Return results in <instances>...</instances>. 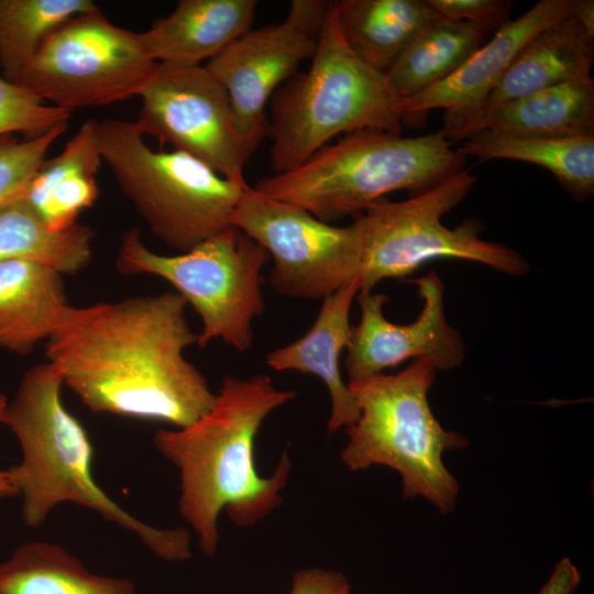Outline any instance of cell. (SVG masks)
I'll use <instances>...</instances> for the list:
<instances>
[{"instance_id": "obj_35", "label": "cell", "mask_w": 594, "mask_h": 594, "mask_svg": "<svg viewBox=\"0 0 594 594\" xmlns=\"http://www.w3.org/2000/svg\"><path fill=\"white\" fill-rule=\"evenodd\" d=\"M8 398L0 393V424L3 421L4 411L8 405ZM18 496V493L11 482L8 470H0V499Z\"/></svg>"}, {"instance_id": "obj_8", "label": "cell", "mask_w": 594, "mask_h": 594, "mask_svg": "<svg viewBox=\"0 0 594 594\" xmlns=\"http://www.w3.org/2000/svg\"><path fill=\"white\" fill-rule=\"evenodd\" d=\"M268 260L263 246L233 226L175 255L153 252L131 228L122 235L116 266L124 275H154L172 284L202 321L200 348L221 339L245 352L252 322L265 308L261 271Z\"/></svg>"}, {"instance_id": "obj_2", "label": "cell", "mask_w": 594, "mask_h": 594, "mask_svg": "<svg viewBox=\"0 0 594 594\" xmlns=\"http://www.w3.org/2000/svg\"><path fill=\"white\" fill-rule=\"evenodd\" d=\"M295 396L266 375L226 376L200 418L155 433V448L178 469V512L206 556L217 550L222 510L237 526L249 527L280 505L290 459L284 452L273 475L263 477L255 468L254 442L264 419Z\"/></svg>"}, {"instance_id": "obj_31", "label": "cell", "mask_w": 594, "mask_h": 594, "mask_svg": "<svg viewBox=\"0 0 594 594\" xmlns=\"http://www.w3.org/2000/svg\"><path fill=\"white\" fill-rule=\"evenodd\" d=\"M333 7L334 1L294 0L285 22L296 31L318 42Z\"/></svg>"}, {"instance_id": "obj_9", "label": "cell", "mask_w": 594, "mask_h": 594, "mask_svg": "<svg viewBox=\"0 0 594 594\" xmlns=\"http://www.w3.org/2000/svg\"><path fill=\"white\" fill-rule=\"evenodd\" d=\"M469 169L404 201L381 200L355 217L361 242L360 292L386 278H402L438 258L476 262L507 275H524L529 264L517 251L480 238L483 227L468 220L454 229L441 218L470 193Z\"/></svg>"}, {"instance_id": "obj_20", "label": "cell", "mask_w": 594, "mask_h": 594, "mask_svg": "<svg viewBox=\"0 0 594 594\" xmlns=\"http://www.w3.org/2000/svg\"><path fill=\"white\" fill-rule=\"evenodd\" d=\"M101 162L98 120L90 118L58 155L42 163L24 198L50 229L67 230L98 199L96 175Z\"/></svg>"}, {"instance_id": "obj_28", "label": "cell", "mask_w": 594, "mask_h": 594, "mask_svg": "<svg viewBox=\"0 0 594 594\" xmlns=\"http://www.w3.org/2000/svg\"><path fill=\"white\" fill-rule=\"evenodd\" d=\"M67 123L25 140L0 136V207L25 196L35 172L46 160L52 144L67 130Z\"/></svg>"}, {"instance_id": "obj_22", "label": "cell", "mask_w": 594, "mask_h": 594, "mask_svg": "<svg viewBox=\"0 0 594 594\" xmlns=\"http://www.w3.org/2000/svg\"><path fill=\"white\" fill-rule=\"evenodd\" d=\"M336 15L352 53L383 75L419 33L441 18L428 0H339Z\"/></svg>"}, {"instance_id": "obj_14", "label": "cell", "mask_w": 594, "mask_h": 594, "mask_svg": "<svg viewBox=\"0 0 594 594\" xmlns=\"http://www.w3.org/2000/svg\"><path fill=\"white\" fill-rule=\"evenodd\" d=\"M573 0H541L509 21L452 75L416 96L398 99L404 125L422 124L429 111L442 109L446 138L481 108L522 47L547 26L572 14Z\"/></svg>"}, {"instance_id": "obj_19", "label": "cell", "mask_w": 594, "mask_h": 594, "mask_svg": "<svg viewBox=\"0 0 594 594\" xmlns=\"http://www.w3.org/2000/svg\"><path fill=\"white\" fill-rule=\"evenodd\" d=\"M593 61L594 36L571 14L547 26L522 47L477 112L465 122L521 96L591 76Z\"/></svg>"}, {"instance_id": "obj_13", "label": "cell", "mask_w": 594, "mask_h": 594, "mask_svg": "<svg viewBox=\"0 0 594 594\" xmlns=\"http://www.w3.org/2000/svg\"><path fill=\"white\" fill-rule=\"evenodd\" d=\"M410 282L418 288L422 308L418 318L407 324L393 323L384 317L387 295L359 292L361 318L352 327L346 346L349 382L381 374L409 359L429 360L437 371H448L462 363L464 342L446 319L442 279L431 272Z\"/></svg>"}, {"instance_id": "obj_16", "label": "cell", "mask_w": 594, "mask_h": 594, "mask_svg": "<svg viewBox=\"0 0 594 594\" xmlns=\"http://www.w3.org/2000/svg\"><path fill=\"white\" fill-rule=\"evenodd\" d=\"M360 292L358 279L323 298L311 328L293 343L266 355V364L275 371H298L318 376L327 386L331 399L328 432L353 425L360 409L340 371V356L350 338V310Z\"/></svg>"}, {"instance_id": "obj_26", "label": "cell", "mask_w": 594, "mask_h": 594, "mask_svg": "<svg viewBox=\"0 0 594 594\" xmlns=\"http://www.w3.org/2000/svg\"><path fill=\"white\" fill-rule=\"evenodd\" d=\"M484 43L485 33L475 26L441 16L402 53L386 82L399 99L416 96L452 75Z\"/></svg>"}, {"instance_id": "obj_34", "label": "cell", "mask_w": 594, "mask_h": 594, "mask_svg": "<svg viewBox=\"0 0 594 594\" xmlns=\"http://www.w3.org/2000/svg\"><path fill=\"white\" fill-rule=\"evenodd\" d=\"M572 15L594 36V1L573 0Z\"/></svg>"}, {"instance_id": "obj_23", "label": "cell", "mask_w": 594, "mask_h": 594, "mask_svg": "<svg viewBox=\"0 0 594 594\" xmlns=\"http://www.w3.org/2000/svg\"><path fill=\"white\" fill-rule=\"evenodd\" d=\"M458 151L479 162L514 160L541 166L579 199L594 191V134L546 136L484 130L465 139Z\"/></svg>"}, {"instance_id": "obj_30", "label": "cell", "mask_w": 594, "mask_h": 594, "mask_svg": "<svg viewBox=\"0 0 594 594\" xmlns=\"http://www.w3.org/2000/svg\"><path fill=\"white\" fill-rule=\"evenodd\" d=\"M444 19L469 23L483 33L498 32L510 20L509 0H428Z\"/></svg>"}, {"instance_id": "obj_29", "label": "cell", "mask_w": 594, "mask_h": 594, "mask_svg": "<svg viewBox=\"0 0 594 594\" xmlns=\"http://www.w3.org/2000/svg\"><path fill=\"white\" fill-rule=\"evenodd\" d=\"M70 112L40 99L26 88L0 76V136L22 133L40 136L67 123Z\"/></svg>"}, {"instance_id": "obj_25", "label": "cell", "mask_w": 594, "mask_h": 594, "mask_svg": "<svg viewBox=\"0 0 594 594\" xmlns=\"http://www.w3.org/2000/svg\"><path fill=\"white\" fill-rule=\"evenodd\" d=\"M92 238V230L79 223L50 229L24 197L0 207V263L26 260L73 275L90 264Z\"/></svg>"}, {"instance_id": "obj_11", "label": "cell", "mask_w": 594, "mask_h": 594, "mask_svg": "<svg viewBox=\"0 0 594 594\" xmlns=\"http://www.w3.org/2000/svg\"><path fill=\"white\" fill-rule=\"evenodd\" d=\"M231 226L272 256L270 283L282 295L323 299L359 277L361 242L354 221L348 227L329 224L246 185Z\"/></svg>"}, {"instance_id": "obj_17", "label": "cell", "mask_w": 594, "mask_h": 594, "mask_svg": "<svg viewBox=\"0 0 594 594\" xmlns=\"http://www.w3.org/2000/svg\"><path fill=\"white\" fill-rule=\"evenodd\" d=\"M256 6L255 0H180L140 33L142 43L155 63L198 66L250 30Z\"/></svg>"}, {"instance_id": "obj_24", "label": "cell", "mask_w": 594, "mask_h": 594, "mask_svg": "<svg viewBox=\"0 0 594 594\" xmlns=\"http://www.w3.org/2000/svg\"><path fill=\"white\" fill-rule=\"evenodd\" d=\"M0 594H136L127 578L91 572L66 548L50 541L20 544L0 563Z\"/></svg>"}, {"instance_id": "obj_15", "label": "cell", "mask_w": 594, "mask_h": 594, "mask_svg": "<svg viewBox=\"0 0 594 594\" xmlns=\"http://www.w3.org/2000/svg\"><path fill=\"white\" fill-rule=\"evenodd\" d=\"M317 44L284 21L249 30L209 59L205 67L227 91L243 140L258 146L267 134L266 105Z\"/></svg>"}, {"instance_id": "obj_12", "label": "cell", "mask_w": 594, "mask_h": 594, "mask_svg": "<svg viewBox=\"0 0 594 594\" xmlns=\"http://www.w3.org/2000/svg\"><path fill=\"white\" fill-rule=\"evenodd\" d=\"M140 133L169 143L221 176L242 182L256 146L238 133L227 91L205 66L156 64L142 89Z\"/></svg>"}, {"instance_id": "obj_1", "label": "cell", "mask_w": 594, "mask_h": 594, "mask_svg": "<svg viewBox=\"0 0 594 594\" xmlns=\"http://www.w3.org/2000/svg\"><path fill=\"white\" fill-rule=\"evenodd\" d=\"M186 307L173 292L69 304L46 340L47 362L94 413L187 427L211 408L216 394L184 355L198 338Z\"/></svg>"}, {"instance_id": "obj_10", "label": "cell", "mask_w": 594, "mask_h": 594, "mask_svg": "<svg viewBox=\"0 0 594 594\" xmlns=\"http://www.w3.org/2000/svg\"><path fill=\"white\" fill-rule=\"evenodd\" d=\"M156 64L140 33L96 8L53 30L15 84L70 112L140 96Z\"/></svg>"}, {"instance_id": "obj_7", "label": "cell", "mask_w": 594, "mask_h": 594, "mask_svg": "<svg viewBox=\"0 0 594 594\" xmlns=\"http://www.w3.org/2000/svg\"><path fill=\"white\" fill-rule=\"evenodd\" d=\"M134 122L98 120L102 162L153 235L180 253L231 227L245 180L180 151H153Z\"/></svg>"}, {"instance_id": "obj_3", "label": "cell", "mask_w": 594, "mask_h": 594, "mask_svg": "<svg viewBox=\"0 0 594 594\" xmlns=\"http://www.w3.org/2000/svg\"><path fill=\"white\" fill-rule=\"evenodd\" d=\"M63 377L50 362L30 367L8 402L2 424L14 433L21 460L8 469L22 498L29 528L40 527L61 504L88 508L135 535L155 556L169 562L191 557L185 528L151 526L113 501L92 473L94 447L80 421L62 400Z\"/></svg>"}, {"instance_id": "obj_5", "label": "cell", "mask_w": 594, "mask_h": 594, "mask_svg": "<svg viewBox=\"0 0 594 594\" xmlns=\"http://www.w3.org/2000/svg\"><path fill=\"white\" fill-rule=\"evenodd\" d=\"M436 372L435 365L422 359L396 374L349 382L360 416L345 428L348 442L341 460L350 471L373 465L397 471L405 498L422 496L446 514L453 510L460 486L442 455L468 447L469 441L444 429L431 411L428 392Z\"/></svg>"}, {"instance_id": "obj_33", "label": "cell", "mask_w": 594, "mask_h": 594, "mask_svg": "<svg viewBox=\"0 0 594 594\" xmlns=\"http://www.w3.org/2000/svg\"><path fill=\"white\" fill-rule=\"evenodd\" d=\"M581 582L579 569L569 558L560 560L538 594H572Z\"/></svg>"}, {"instance_id": "obj_18", "label": "cell", "mask_w": 594, "mask_h": 594, "mask_svg": "<svg viewBox=\"0 0 594 594\" xmlns=\"http://www.w3.org/2000/svg\"><path fill=\"white\" fill-rule=\"evenodd\" d=\"M484 130L546 136L594 134V80L587 76L498 105L465 122L448 140L464 141Z\"/></svg>"}, {"instance_id": "obj_36", "label": "cell", "mask_w": 594, "mask_h": 594, "mask_svg": "<svg viewBox=\"0 0 594 594\" xmlns=\"http://www.w3.org/2000/svg\"><path fill=\"white\" fill-rule=\"evenodd\" d=\"M345 594H350V592L345 593Z\"/></svg>"}, {"instance_id": "obj_21", "label": "cell", "mask_w": 594, "mask_h": 594, "mask_svg": "<svg viewBox=\"0 0 594 594\" xmlns=\"http://www.w3.org/2000/svg\"><path fill=\"white\" fill-rule=\"evenodd\" d=\"M68 305L57 271L26 260L0 263V348L30 354Z\"/></svg>"}, {"instance_id": "obj_6", "label": "cell", "mask_w": 594, "mask_h": 594, "mask_svg": "<svg viewBox=\"0 0 594 594\" xmlns=\"http://www.w3.org/2000/svg\"><path fill=\"white\" fill-rule=\"evenodd\" d=\"M398 97L385 76L359 59L340 31L334 7L308 70L272 96L267 134L275 174L295 169L339 135L362 129L400 134Z\"/></svg>"}, {"instance_id": "obj_27", "label": "cell", "mask_w": 594, "mask_h": 594, "mask_svg": "<svg viewBox=\"0 0 594 594\" xmlns=\"http://www.w3.org/2000/svg\"><path fill=\"white\" fill-rule=\"evenodd\" d=\"M98 6L91 0H0V67L16 82L45 37Z\"/></svg>"}, {"instance_id": "obj_4", "label": "cell", "mask_w": 594, "mask_h": 594, "mask_svg": "<svg viewBox=\"0 0 594 594\" xmlns=\"http://www.w3.org/2000/svg\"><path fill=\"white\" fill-rule=\"evenodd\" d=\"M465 158L441 129L413 138L362 129L324 145L293 170L260 179L254 188L328 222L358 217L393 191L431 189L463 170Z\"/></svg>"}, {"instance_id": "obj_32", "label": "cell", "mask_w": 594, "mask_h": 594, "mask_svg": "<svg viewBox=\"0 0 594 594\" xmlns=\"http://www.w3.org/2000/svg\"><path fill=\"white\" fill-rule=\"evenodd\" d=\"M350 585L338 571L307 569L295 572L289 594H345Z\"/></svg>"}]
</instances>
